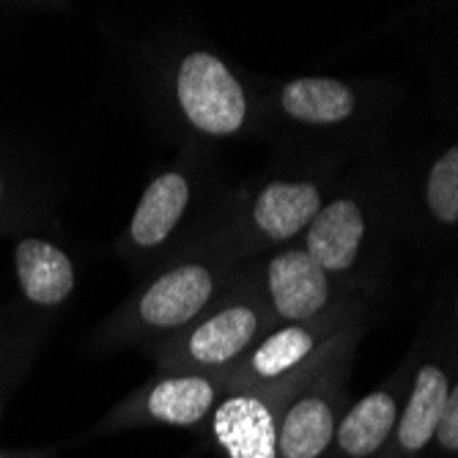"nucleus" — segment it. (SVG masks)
Here are the masks:
<instances>
[{
	"label": "nucleus",
	"mask_w": 458,
	"mask_h": 458,
	"mask_svg": "<svg viewBox=\"0 0 458 458\" xmlns=\"http://www.w3.org/2000/svg\"><path fill=\"white\" fill-rule=\"evenodd\" d=\"M321 349V335L305 324H283L264 335L242 360L220 373L228 393L250 387L294 385Z\"/></svg>",
	"instance_id": "obj_9"
},
{
	"label": "nucleus",
	"mask_w": 458,
	"mask_h": 458,
	"mask_svg": "<svg viewBox=\"0 0 458 458\" xmlns=\"http://www.w3.org/2000/svg\"><path fill=\"white\" fill-rule=\"evenodd\" d=\"M302 385L294 387L283 409L277 458H321L335 442L338 403L324 390H300Z\"/></svg>",
	"instance_id": "obj_11"
},
{
	"label": "nucleus",
	"mask_w": 458,
	"mask_h": 458,
	"mask_svg": "<svg viewBox=\"0 0 458 458\" xmlns=\"http://www.w3.org/2000/svg\"><path fill=\"white\" fill-rule=\"evenodd\" d=\"M280 110L302 123H341L352 118L357 99L354 91L332 77H297L288 80L277 97Z\"/></svg>",
	"instance_id": "obj_15"
},
{
	"label": "nucleus",
	"mask_w": 458,
	"mask_h": 458,
	"mask_svg": "<svg viewBox=\"0 0 458 458\" xmlns=\"http://www.w3.org/2000/svg\"><path fill=\"white\" fill-rule=\"evenodd\" d=\"M261 285L256 288L272 321L305 324L324 313L329 305V275L305 253V247H285L269 256L256 272Z\"/></svg>",
	"instance_id": "obj_8"
},
{
	"label": "nucleus",
	"mask_w": 458,
	"mask_h": 458,
	"mask_svg": "<svg viewBox=\"0 0 458 458\" xmlns=\"http://www.w3.org/2000/svg\"><path fill=\"white\" fill-rule=\"evenodd\" d=\"M365 215L352 198H338L321 206L305 231V253L327 272H349L365 242Z\"/></svg>",
	"instance_id": "obj_12"
},
{
	"label": "nucleus",
	"mask_w": 458,
	"mask_h": 458,
	"mask_svg": "<svg viewBox=\"0 0 458 458\" xmlns=\"http://www.w3.org/2000/svg\"><path fill=\"white\" fill-rule=\"evenodd\" d=\"M447 395H450L447 373L439 365L426 362L411 382V390L401 406L398 426L393 434V447L401 455H409V458L418 455L437 439V428L442 420Z\"/></svg>",
	"instance_id": "obj_13"
},
{
	"label": "nucleus",
	"mask_w": 458,
	"mask_h": 458,
	"mask_svg": "<svg viewBox=\"0 0 458 458\" xmlns=\"http://www.w3.org/2000/svg\"><path fill=\"white\" fill-rule=\"evenodd\" d=\"M4 200H6V176L0 171V209H4Z\"/></svg>",
	"instance_id": "obj_19"
},
{
	"label": "nucleus",
	"mask_w": 458,
	"mask_h": 458,
	"mask_svg": "<svg viewBox=\"0 0 458 458\" xmlns=\"http://www.w3.org/2000/svg\"><path fill=\"white\" fill-rule=\"evenodd\" d=\"M321 190L313 182L275 179L259 187L247 203H239L220 220L217 228H209L212 242L244 264L247 247L253 244H285L313 223L321 212Z\"/></svg>",
	"instance_id": "obj_4"
},
{
	"label": "nucleus",
	"mask_w": 458,
	"mask_h": 458,
	"mask_svg": "<svg viewBox=\"0 0 458 458\" xmlns=\"http://www.w3.org/2000/svg\"><path fill=\"white\" fill-rule=\"evenodd\" d=\"M14 275L20 294L41 310L61 308L77 285L69 253L41 236H22L14 244Z\"/></svg>",
	"instance_id": "obj_10"
},
{
	"label": "nucleus",
	"mask_w": 458,
	"mask_h": 458,
	"mask_svg": "<svg viewBox=\"0 0 458 458\" xmlns=\"http://www.w3.org/2000/svg\"><path fill=\"white\" fill-rule=\"evenodd\" d=\"M302 382L225 393L203 428L225 458H277L283 409Z\"/></svg>",
	"instance_id": "obj_7"
},
{
	"label": "nucleus",
	"mask_w": 458,
	"mask_h": 458,
	"mask_svg": "<svg viewBox=\"0 0 458 458\" xmlns=\"http://www.w3.org/2000/svg\"><path fill=\"white\" fill-rule=\"evenodd\" d=\"M244 264L203 236L151 275L113 318V341L154 349L192 327L242 280Z\"/></svg>",
	"instance_id": "obj_1"
},
{
	"label": "nucleus",
	"mask_w": 458,
	"mask_h": 458,
	"mask_svg": "<svg viewBox=\"0 0 458 458\" xmlns=\"http://www.w3.org/2000/svg\"><path fill=\"white\" fill-rule=\"evenodd\" d=\"M200 176L198 165L182 162L154 174L135 206L123 231V253L143 261L168 264L184 247L182 233L187 231L190 215L198 209Z\"/></svg>",
	"instance_id": "obj_6"
},
{
	"label": "nucleus",
	"mask_w": 458,
	"mask_h": 458,
	"mask_svg": "<svg viewBox=\"0 0 458 458\" xmlns=\"http://www.w3.org/2000/svg\"><path fill=\"white\" fill-rule=\"evenodd\" d=\"M272 316L256 291L253 272L242 280L176 338L162 341L146 354L157 373H223L272 332Z\"/></svg>",
	"instance_id": "obj_2"
},
{
	"label": "nucleus",
	"mask_w": 458,
	"mask_h": 458,
	"mask_svg": "<svg viewBox=\"0 0 458 458\" xmlns=\"http://www.w3.org/2000/svg\"><path fill=\"white\" fill-rule=\"evenodd\" d=\"M437 445L447 453H458V382L450 385V395L437 428Z\"/></svg>",
	"instance_id": "obj_17"
},
{
	"label": "nucleus",
	"mask_w": 458,
	"mask_h": 458,
	"mask_svg": "<svg viewBox=\"0 0 458 458\" xmlns=\"http://www.w3.org/2000/svg\"><path fill=\"white\" fill-rule=\"evenodd\" d=\"M426 203L439 223H458V143L434 162L426 182Z\"/></svg>",
	"instance_id": "obj_16"
},
{
	"label": "nucleus",
	"mask_w": 458,
	"mask_h": 458,
	"mask_svg": "<svg viewBox=\"0 0 458 458\" xmlns=\"http://www.w3.org/2000/svg\"><path fill=\"white\" fill-rule=\"evenodd\" d=\"M55 450H0V458H53Z\"/></svg>",
	"instance_id": "obj_18"
},
{
	"label": "nucleus",
	"mask_w": 458,
	"mask_h": 458,
	"mask_svg": "<svg viewBox=\"0 0 458 458\" xmlns=\"http://www.w3.org/2000/svg\"><path fill=\"white\" fill-rule=\"evenodd\" d=\"M171 99L198 138L225 140L247 130L250 97L233 69L212 50H187L171 69Z\"/></svg>",
	"instance_id": "obj_3"
},
{
	"label": "nucleus",
	"mask_w": 458,
	"mask_h": 458,
	"mask_svg": "<svg viewBox=\"0 0 458 458\" xmlns=\"http://www.w3.org/2000/svg\"><path fill=\"white\" fill-rule=\"evenodd\" d=\"M225 393L220 373H154L107 414L97 434L132 428H203Z\"/></svg>",
	"instance_id": "obj_5"
},
{
	"label": "nucleus",
	"mask_w": 458,
	"mask_h": 458,
	"mask_svg": "<svg viewBox=\"0 0 458 458\" xmlns=\"http://www.w3.org/2000/svg\"><path fill=\"white\" fill-rule=\"evenodd\" d=\"M401 401L393 390H373L360 398L338 420L335 445L346 458H370L377 455L395 434Z\"/></svg>",
	"instance_id": "obj_14"
}]
</instances>
